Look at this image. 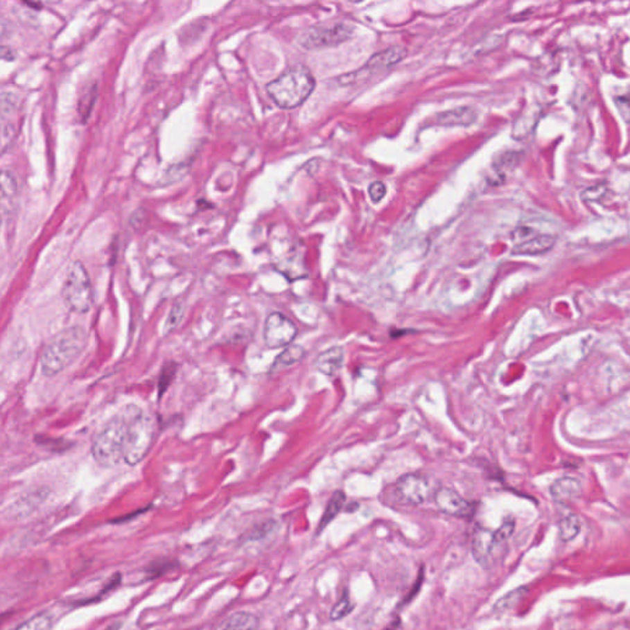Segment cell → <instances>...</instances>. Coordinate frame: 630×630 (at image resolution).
I'll return each instance as SVG.
<instances>
[{
  "label": "cell",
  "instance_id": "83f0119b",
  "mask_svg": "<svg viewBox=\"0 0 630 630\" xmlns=\"http://www.w3.org/2000/svg\"><path fill=\"white\" fill-rule=\"evenodd\" d=\"M95 93H96L95 88L90 89L87 95L82 99H80L79 104H78V111L80 112V115H82L84 120H87V117L90 115L91 106H93L94 100H95Z\"/></svg>",
  "mask_w": 630,
  "mask_h": 630
},
{
  "label": "cell",
  "instance_id": "277c9868",
  "mask_svg": "<svg viewBox=\"0 0 630 630\" xmlns=\"http://www.w3.org/2000/svg\"><path fill=\"white\" fill-rule=\"evenodd\" d=\"M127 422L123 415L116 417L95 435L91 455L104 468H115L123 460L126 442Z\"/></svg>",
  "mask_w": 630,
  "mask_h": 630
},
{
  "label": "cell",
  "instance_id": "52a82bcc",
  "mask_svg": "<svg viewBox=\"0 0 630 630\" xmlns=\"http://www.w3.org/2000/svg\"><path fill=\"white\" fill-rule=\"evenodd\" d=\"M406 55H408V51L404 47H399V46L390 47V49H387V50L378 52V53H374L365 66L360 68L358 71H352V73H349V74H345V76L339 78V82L342 85L358 82L361 79L371 77L374 73L390 69L392 67L395 66L396 63H399V62L404 60Z\"/></svg>",
  "mask_w": 630,
  "mask_h": 630
},
{
  "label": "cell",
  "instance_id": "1f68e13d",
  "mask_svg": "<svg viewBox=\"0 0 630 630\" xmlns=\"http://www.w3.org/2000/svg\"><path fill=\"white\" fill-rule=\"evenodd\" d=\"M107 630H117V627H115V628H111V629H107Z\"/></svg>",
  "mask_w": 630,
  "mask_h": 630
},
{
  "label": "cell",
  "instance_id": "cb8c5ba5",
  "mask_svg": "<svg viewBox=\"0 0 630 630\" xmlns=\"http://www.w3.org/2000/svg\"><path fill=\"white\" fill-rule=\"evenodd\" d=\"M184 314H185V307L181 303H176L175 306L171 308L170 313L165 322V335L170 334L171 331H174L180 325L182 318H184Z\"/></svg>",
  "mask_w": 630,
  "mask_h": 630
},
{
  "label": "cell",
  "instance_id": "603a6c76",
  "mask_svg": "<svg viewBox=\"0 0 630 630\" xmlns=\"http://www.w3.org/2000/svg\"><path fill=\"white\" fill-rule=\"evenodd\" d=\"M176 372H177V366L174 362L166 363L161 373H160L159 383H158V390H159V398L163 396L166 390L170 387L173 380L175 378Z\"/></svg>",
  "mask_w": 630,
  "mask_h": 630
},
{
  "label": "cell",
  "instance_id": "9a60e30c",
  "mask_svg": "<svg viewBox=\"0 0 630 630\" xmlns=\"http://www.w3.org/2000/svg\"><path fill=\"white\" fill-rule=\"evenodd\" d=\"M477 119V112L471 107L444 111L437 115V122L444 126H468Z\"/></svg>",
  "mask_w": 630,
  "mask_h": 630
},
{
  "label": "cell",
  "instance_id": "8fae6325",
  "mask_svg": "<svg viewBox=\"0 0 630 630\" xmlns=\"http://www.w3.org/2000/svg\"><path fill=\"white\" fill-rule=\"evenodd\" d=\"M500 545L495 541L493 532L484 530V528H477L473 536V543H471V553L474 559L478 564L482 566L484 569H488L493 563V555L496 549Z\"/></svg>",
  "mask_w": 630,
  "mask_h": 630
},
{
  "label": "cell",
  "instance_id": "4dcf8cb0",
  "mask_svg": "<svg viewBox=\"0 0 630 630\" xmlns=\"http://www.w3.org/2000/svg\"><path fill=\"white\" fill-rule=\"evenodd\" d=\"M606 187L602 186V185H598V186L590 187L587 189L585 191L582 192L581 198H584L585 201H597L600 198H602L606 193Z\"/></svg>",
  "mask_w": 630,
  "mask_h": 630
},
{
  "label": "cell",
  "instance_id": "44dd1931",
  "mask_svg": "<svg viewBox=\"0 0 630 630\" xmlns=\"http://www.w3.org/2000/svg\"><path fill=\"white\" fill-rule=\"evenodd\" d=\"M17 191V180L10 171H1V201L6 204V201L10 204V201L15 198Z\"/></svg>",
  "mask_w": 630,
  "mask_h": 630
},
{
  "label": "cell",
  "instance_id": "f546056e",
  "mask_svg": "<svg viewBox=\"0 0 630 630\" xmlns=\"http://www.w3.org/2000/svg\"><path fill=\"white\" fill-rule=\"evenodd\" d=\"M368 193H369V198H371L373 202H379L385 196L387 189H385V185H384L383 182L374 181L368 187Z\"/></svg>",
  "mask_w": 630,
  "mask_h": 630
},
{
  "label": "cell",
  "instance_id": "9c48e42d",
  "mask_svg": "<svg viewBox=\"0 0 630 630\" xmlns=\"http://www.w3.org/2000/svg\"><path fill=\"white\" fill-rule=\"evenodd\" d=\"M395 491L404 504L419 506L428 501L431 490L428 478L417 473H409L399 478Z\"/></svg>",
  "mask_w": 630,
  "mask_h": 630
},
{
  "label": "cell",
  "instance_id": "e0dca14e",
  "mask_svg": "<svg viewBox=\"0 0 630 630\" xmlns=\"http://www.w3.org/2000/svg\"><path fill=\"white\" fill-rule=\"evenodd\" d=\"M581 491V482L575 478L565 477L554 482L550 493L555 499H571Z\"/></svg>",
  "mask_w": 630,
  "mask_h": 630
},
{
  "label": "cell",
  "instance_id": "7402d4cb",
  "mask_svg": "<svg viewBox=\"0 0 630 630\" xmlns=\"http://www.w3.org/2000/svg\"><path fill=\"white\" fill-rule=\"evenodd\" d=\"M526 587L516 588L514 591L509 592L507 595H505L504 597L500 598L499 601L495 604L493 609L499 611V612H504L506 609H512V607H515L517 603L520 602L522 598L526 596Z\"/></svg>",
  "mask_w": 630,
  "mask_h": 630
},
{
  "label": "cell",
  "instance_id": "ba28073f",
  "mask_svg": "<svg viewBox=\"0 0 630 630\" xmlns=\"http://www.w3.org/2000/svg\"><path fill=\"white\" fill-rule=\"evenodd\" d=\"M297 336L295 323L279 312L271 313L263 326V341L269 349H281L292 344Z\"/></svg>",
  "mask_w": 630,
  "mask_h": 630
},
{
  "label": "cell",
  "instance_id": "6da1fadb",
  "mask_svg": "<svg viewBox=\"0 0 630 630\" xmlns=\"http://www.w3.org/2000/svg\"><path fill=\"white\" fill-rule=\"evenodd\" d=\"M88 344V335L82 326H71L60 331L44 347L40 358L41 372L52 378L78 360Z\"/></svg>",
  "mask_w": 630,
  "mask_h": 630
},
{
  "label": "cell",
  "instance_id": "f1b7e54d",
  "mask_svg": "<svg viewBox=\"0 0 630 630\" xmlns=\"http://www.w3.org/2000/svg\"><path fill=\"white\" fill-rule=\"evenodd\" d=\"M614 104L617 106L618 109V112L620 115L622 116V119L630 123V95H622V96H617L614 99Z\"/></svg>",
  "mask_w": 630,
  "mask_h": 630
},
{
  "label": "cell",
  "instance_id": "7a4b0ae2",
  "mask_svg": "<svg viewBox=\"0 0 630 630\" xmlns=\"http://www.w3.org/2000/svg\"><path fill=\"white\" fill-rule=\"evenodd\" d=\"M315 88V79L307 67L293 66L286 69L280 77L266 85V90L274 104L290 110L301 106Z\"/></svg>",
  "mask_w": 630,
  "mask_h": 630
},
{
  "label": "cell",
  "instance_id": "3957f363",
  "mask_svg": "<svg viewBox=\"0 0 630 630\" xmlns=\"http://www.w3.org/2000/svg\"><path fill=\"white\" fill-rule=\"evenodd\" d=\"M127 422L123 462L130 466L141 463L153 446L158 428L153 417L137 406L125 408L122 414Z\"/></svg>",
  "mask_w": 630,
  "mask_h": 630
},
{
  "label": "cell",
  "instance_id": "5b68a950",
  "mask_svg": "<svg viewBox=\"0 0 630 630\" xmlns=\"http://www.w3.org/2000/svg\"><path fill=\"white\" fill-rule=\"evenodd\" d=\"M63 299L71 312L82 314L93 307V286L87 269L80 261H74L69 268L63 286Z\"/></svg>",
  "mask_w": 630,
  "mask_h": 630
},
{
  "label": "cell",
  "instance_id": "4fadbf2b",
  "mask_svg": "<svg viewBox=\"0 0 630 630\" xmlns=\"http://www.w3.org/2000/svg\"><path fill=\"white\" fill-rule=\"evenodd\" d=\"M258 627L259 618L255 614L236 612L222 620L220 624L214 627L212 630H256Z\"/></svg>",
  "mask_w": 630,
  "mask_h": 630
},
{
  "label": "cell",
  "instance_id": "4316f807",
  "mask_svg": "<svg viewBox=\"0 0 630 630\" xmlns=\"http://www.w3.org/2000/svg\"><path fill=\"white\" fill-rule=\"evenodd\" d=\"M514 531H515V520H512V518H509V520H505L504 523L500 526L499 530L493 532L495 541L499 545L504 544L512 536Z\"/></svg>",
  "mask_w": 630,
  "mask_h": 630
},
{
  "label": "cell",
  "instance_id": "2e32d148",
  "mask_svg": "<svg viewBox=\"0 0 630 630\" xmlns=\"http://www.w3.org/2000/svg\"><path fill=\"white\" fill-rule=\"evenodd\" d=\"M306 356V351L299 345H290L286 347L285 350L281 352L279 356L276 357L272 366L270 368V372L277 373L283 371L286 368L292 367L297 365L298 362L303 360Z\"/></svg>",
  "mask_w": 630,
  "mask_h": 630
},
{
  "label": "cell",
  "instance_id": "ac0fdd59",
  "mask_svg": "<svg viewBox=\"0 0 630 630\" xmlns=\"http://www.w3.org/2000/svg\"><path fill=\"white\" fill-rule=\"evenodd\" d=\"M346 501V495L344 493V491L341 490H338L333 493L331 499L329 500L328 502V506L326 509L324 511L323 517L320 520V523H319L318 527V533H322L324 528L329 525L331 520H334L336 516L339 515L341 509L344 507Z\"/></svg>",
  "mask_w": 630,
  "mask_h": 630
},
{
  "label": "cell",
  "instance_id": "d6986e66",
  "mask_svg": "<svg viewBox=\"0 0 630 630\" xmlns=\"http://www.w3.org/2000/svg\"><path fill=\"white\" fill-rule=\"evenodd\" d=\"M581 523L576 515L564 517L560 522V538L563 542H570L580 533Z\"/></svg>",
  "mask_w": 630,
  "mask_h": 630
},
{
  "label": "cell",
  "instance_id": "ffe728a7",
  "mask_svg": "<svg viewBox=\"0 0 630 630\" xmlns=\"http://www.w3.org/2000/svg\"><path fill=\"white\" fill-rule=\"evenodd\" d=\"M52 629V618L47 612L36 614L33 618L25 620L24 623L17 625V628L11 630H51Z\"/></svg>",
  "mask_w": 630,
  "mask_h": 630
},
{
  "label": "cell",
  "instance_id": "8992f818",
  "mask_svg": "<svg viewBox=\"0 0 630 630\" xmlns=\"http://www.w3.org/2000/svg\"><path fill=\"white\" fill-rule=\"evenodd\" d=\"M353 28L345 22H336L328 26H315L301 33L299 44L306 50H322L344 44L350 39Z\"/></svg>",
  "mask_w": 630,
  "mask_h": 630
},
{
  "label": "cell",
  "instance_id": "30bf717a",
  "mask_svg": "<svg viewBox=\"0 0 630 630\" xmlns=\"http://www.w3.org/2000/svg\"><path fill=\"white\" fill-rule=\"evenodd\" d=\"M433 501L439 511L455 517H469L474 511V505L450 488L436 490L433 493Z\"/></svg>",
  "mask_w": 630,
  "mask_h": 630
},
{
  "label": "cell",
  "instance_id": "d4e9b609",
  "mask_svg": "<svg viewBox=\"0 0 630 630\" xmlns=\"http://www.w3.org/2000/svg\"><path fill=\"white\" fill-rule=\"evenodd\" d=\"M353 609V604L351 602L350 597L347 593H344V596L340 598V601L335 604L331 612H330V620L338 622V620L345 618L347 614H350Z\"/></svg>",
  "mask_w": 630,
  "mask_h": 630
},
{
  "label": "cell",
  "instance_id": "484cf974",
  "mask_svg": "<svg viewBox=\"0 0 630 630\" xmlns=\"http://www.w3.org/2000/svg\"><path fill=\"white\" fill-rule=\"evenodd\" d=\"M520 160V155L515 153V152H509V153H505L504 155H501L499 159L496 160V163L493 165L495 170L502 174L505 170H511L514 169L517 163Z\"/></svg>",
  "mask_w": 630,
  "mask_h": 630
},
{
  "label": "cell",
  "instance_id": "5bb4252c",
  "mask_svg": "<svg viewBox=\"0 0 630 630\" xmlns=\"http://www.w3.org/2000/svg\"><path fill=\"white\" fill-rule=\"evenodd\" d=\"M555 244V238L552 236H539L530 240L523 241L514 247L515 255H539L549 252Z\"/></svg>",
  "mask_w": 630,
  "mask_h": 630
},
{
  "label": "cell",
  "instance_id": "7c38bea8",
  "mask_svg": "<svg viewBox=\"0 0 630 630\" xmlns=\"http://www.w3.org/2000/svg\"><path fill=\"white\" fill-rule=\"evenodd\" d=\"M344 366V350L342 347H331L322 352L315 360V367L319 372L333 377L340 372Z\"/></svg>",
  "mask_w": 630,
  "mask_h": 630
}]
</instances>
